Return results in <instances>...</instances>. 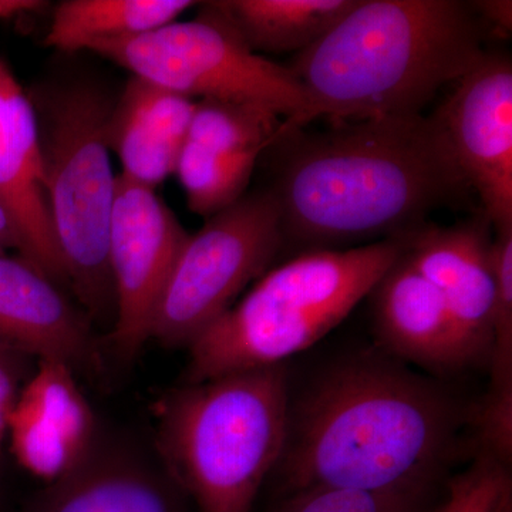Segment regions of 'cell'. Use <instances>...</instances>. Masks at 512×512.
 <instances>
[{"label": "cell", "instance_id": "cell-1", "mask_svg": "<svg viewBox=\"0 0 512 512\" xmlns=\"http://www.w3.org/2000/svg\"><path fill=\"white\" fill-rule=\"evenodd\" d=\"M468 419L446 384L383 350L339 357L289 392L285 494L312 487L430 491Z\"/></svg>", "mask_w": 512, "mask_h": 512}, {"label": "cell", "instance_id": "cell-2", "mask_svg": "<svg viewBox=\"0 0 512 512\" xmlns=\"http://www.w3.org/2000/svg\"><path fill=\"white\" fill-rule=\"evenodd\" d=\"M272 147L282 156L268 190L284 247L301 252L402 239L470 188L434 114L279 128Z\"/></svg>", "mask_w": 512, "mask_h": 512}, {"label": "cell", "instance_id": "cell-3", "mask_svg": "<svg viewBox=\"0 0 512 512\" xmlns=\"http://www.w3.org/2000/svg\"><path fill=\"white\" fill-rule=\"evenodd\" d=\"M481 19L460 0H359L288 66L309 100L306 124L420 116L485 53Z\"/></svg>", "mask_w": 512, "mask_h": 512}, {"label": "cell", "instance_id": "cell-4", "mask_svg": "<svg viewBox=\"0 0 512 512\" xmlns=\"http://www.w3.org/2000/svg\"><path fill=\"white\" fill-rule=\"evenodd\" d=\"M288 366L228 373L171 390L157 404L165 473L200 512H251L284 451Z\"/></svg>", "mask_w": 512, "mask_h": 512}, {"label": "cell", "instance_id": "cell-5", "mask_svg": "<svg viewBox=\"0 0 512 512\" xmlns=\"http://www.w3.org/2000/svg\"><path fill=\"white\" fill-rule=\"evenodd\" d=\"M402 251L399 239L318 249L265 272L188 346L185 383L286 365L348 318Z\"/></svg>", "mask_w": 512, "mask_h": 512}, {"label": "cell", "instance_id": "cell-6", "mask_svg": "<svg viewBox=\"0 0 512 512\" xmlns=\"http://www.w3.org/2000/svg\"><path fill=\"white\" fill-rule=\"evenodd\" d=\"M35 107L47 198L67 286L92 322L113 328L116 299L109 229L117 177L107 146L113 101L90 83L29 96Z\"/></svg>", "mask_w": 512, "mask_h": 512}, {"label": "cell", "instance_id": "cell-7", "mask_svg": "<svg viewBox=\"0 0 512 512\" xmlns=\"http://www.w3.org/2000/svg\"><path fill=\"white\" fill-rule=\"evenodd\" d=\"M89 50L192 100L264 107L284 120L282 130L308 126V96L291 69L252 52L211 3L195 19Z\"/></svg>", "mask_w": 512, "mask_h": 512}, {"label": "cell", "instance_id": "cell-8", "mask_svg": "<svg viewBox=\"0 0 512 512\" xmlns=\"http://www.w3.org/2000/svg\"><path fill=\"white\" fill-rule=\"evenodd\" d=\"M284 248L272 192L245 194L188 235L154 313L150 339L190 346L268 272Z\"/></svg>", "mask_w": 512, "mask_h": 512}, {"label": "cell", "instance_id": "cell-9", "mask_svg": "<svg viewBox=\"0 0 512 512\" xmlns=\"http://www.w3.org/2000/svg\"><path fill=\"white\" fill-rule=\"evenodd\" d=\"M188 232L153 188L117 177L109 229L116 318L107 340L120 360L150 340L158 301Z\"/></svg>", "mask_w": 512, "mask_h": 512}, {"label": "cell", "instance_id": "cell-10", "mask_svg": "<svg viewBox=\"0 0 512 512\" xmlns=\"http://www.w3.org/2000/svg\"><path fill=\"white\" fill-rule=\"evenodd\" d=\"M458 170L497 229L512 225V64L485 53L434 113Z\"/></svg>", "mask_w": 512, "mask_h": 512}, {"label": "cell", "instance_id": "cell-11", "mask_svg": "<svg viewBox=\"0 0 512 512\" xmlns=\"http://www.w3.org/2000/svg\"><path fill=\"white\" fill-rule=\"evenodd\" d=\"M491 228L483 214L451 227L427 222L399 239L410 264L440 293L474 363L487 366L495 293Z\"/></svg>", "mask_w": 512, "mask_h": 512}, {"label": "cell", "instance_id": "cell-12", "mask_svg": "<svg viewBox=\"0 0 512 512\" xmlns=\"http://www.w3.org/2000/svg\"><path fill=\"white\" fill-rule=\"evenodd\" d=\"M96 433V417L72 367L37 360L9 417L10 451L20 466L55 483L92 456Z\"/></svg>", "mask_w": 512, "mask_h": 512}, {"label": "cell", "instance_id": "cell-13", "mask_svg": "<svg viewBox=\"0 0 512 512\" xmlns=\"http://www.w3.org/2000/svg\"><path fill=\"white\" fill-rule=\"evenodd\" d=\"M0 346L74 372L103 366L94 323L64 288L19 254L0 252Z\"/></svg>", "mask_w": 512, "mask_h": 512}, {"label": "cell", "instance_id": "cell-14", "mask_svg": "<svg viewBox=\"0 0 512 512\" xmlns=\"http://www.w3.org/2000/svg\"><path fill=\"white\" fill-rule=\"evenodd\" d=\"M0 205L18 235V254L62 288H69L50 218L35 107L3 62H0Z\"/></svg>", "mask_w": 512, "mask_h": 512}, {"label": "cell", "instance_id": "cell-15", "mask_svg": "<svg viewBox=\"0 0 512 512\" xmlns=\"http://www.w3.org/2000/svg\"><path fill=\"white\" fill-rule=\"evenodd\" d=\"M370 295L377 343L387 355L439 376L476 365L440 293L403 251Z\"/></svg>", "mask_w": 512, "mask_h": 512}, {"label": "cell", "instance_id": "cell-16", "mask_svg": "<svg viewBox=\"0 0 512 512\" xmlns=\"http://www.w3.org/2000/svg\"><path fill=\"white\" fill-rule=\"evenodd\" d=\"M197 100L131 76L113 101L107 120L109 150L120 158L123 175L156 188L175 173Z\"/></svg>", "mask_w": 512, "mask_h": 512}, {"label": "cell", "instance_id": "cell-17", "mask_svg": "<svg viewBox=\"0 0 512 512\" xmlns=\"http://www.w3.org/2000/svg\"><path fill=\"white\" fill-rule=\"evenodd\" d=\"M184 495L164 468L96 447L82 466L47 484L28 512H185Z\"/></svg>", "mask_w": 512, "mask_h": 512}, {"label": "cell", "instance_id": "cell-18", "mask_svg": "<svg viewBox=\"0 0 512 512\" xmlns=\"http://www.w3.org/2000/svg\"><path fill=\"white\" fill-rule=\"evenodd\" d=\"M359 0L210 2L252 52L301 53L325 36Z\"/></svg>", "mask_w": 512, "mask_h": 512}, {"label": "cell", "instance_id": "cell-19", "mask_svg": "<svg viewBox=\"0 0 512 512\" xmlns=\"http://www.w3.org/2000/svg\"><path fill=\"white\" fill-rule=\"evenodd\" d=\"M190 0H66L53 10L46 45L60 52L146 35L177 22Z\"/></svg>", "mask_w": 512, "mask_h": 512}, {"label": "cell", "instance_id": "cell-20", "mask_svg": "<svg viewBox=\"0 0 512 512\" xmlns=\"http://www.w3.org/2000/svg\"><path fill=\"white\" fill-rule=\"evenodd\" d=\"M282 121L264 107L200 100L185 143L215 157L258 160L274 144Z\"/></svg>", "mask_w": 512, "mask_h": 512}, {"label": "cell", "instance_id": "cell-21", "mask_svg": "<svg viewBox=\"0 0 512 512\" xmlns=\"http://www.w3.org/2000/svg\"><path fill=\"white\" fill-rule=\"evenodd\" d=\"M256 161L215 157L184 143L174 174L180 180L191 212L210 218L247 194Z\"/></svg>", "mask_w": 512, "mask_h": 512}, {"label": "cell", "instance_id": "cell-22", "mask_svg": "<svg viewBox=\"0 0 512 512\" xmlns=\"http://www.w3.org/2000/svg\"><path fill=\"white\" fill-rule=\"evenodd\" d=\"M430 491L312 487L284 495L271 512H430Z\"/></svg>", "mask_w": 512, "mask_h": 512}, {"label": "cell", "instance_id": "cell-23", "mask_svg": "<svg viewBox=\"0 0 512 512\" xmlns=\"http://www.w3.org/2000/svg\"><path fill=\"white\" fill-rule=\"evenodd\" d=\"M430 512H512L511 466L485 453L451 478L446 494Z\"/></svg>", "mask_w": 512, "mask_h": 512}, {"label": "cell", "instance_id": "cell-24", "mask_svg": "<svg viewBox=\"0 0 512 512\" xmlns=\"http://www.w3.org/2000/svg\"><path fill=\"white\" fill-rule=\"evenodd\" d=\"M494 313L490 386L493 392H512V225L494 231Z\"/></svg>", "mask_w": 512, "mask_h": 512}, {"label": "cell", "instance_id": "cell-25", "mask_svg": "<svg viewBox=\"0 0 512 512\" xmlns=\"http://www.w3.org/2000/svg\"><path fill=\"white\" fill-rule=\"evenodd\" d=\"M33 357L0 346V460L8 440L9 417L22 387L32 375Z\"/></svg>", "mask_w": 512, "mask_h": 512}, {"label": "cell", "instance_id": "cell-26", "mask_svg": "<svg viewBox=\"0 0 512 512\" xmlns=\"http://www.w3.org/2000/svg\"><path fill=\"white\" fill-rule=\"evenodd\" d=\"M477 16L484 19L491 28L501 30L503 35L512 29V3L510 0H481L471 2Z\"/></svg>", "mask_w": 512, "mask_h": 512}, {"label": "cell", "instance_id": "cell-27", "mask_svg": "<svg viewBox=\"0 0 512 512\" xmlns=\"http://www.w3.org/2000/svg\"><path fill=\"white\" fill-rule=\"evenodd\" d=\"M45 6L36 0H0V19H12L16 16L37 12Z\"/></svg>", "mask_w": 512, "mask_h": 512}, {"label": "cell", "instance_id": "cell-28", "mask_svg": "<svg viewBox=\"0 0 512 512\" xmlns=\"http://www.w3.org/2000/svg\"><path fill=\"white\" fill-rule=\"evenodd\" d=\"M19 242L12 221L0 205V252L16 251L18 254Z\"/></svg>", "mask_w": 512, "mask_h": 512}]
</instances>
